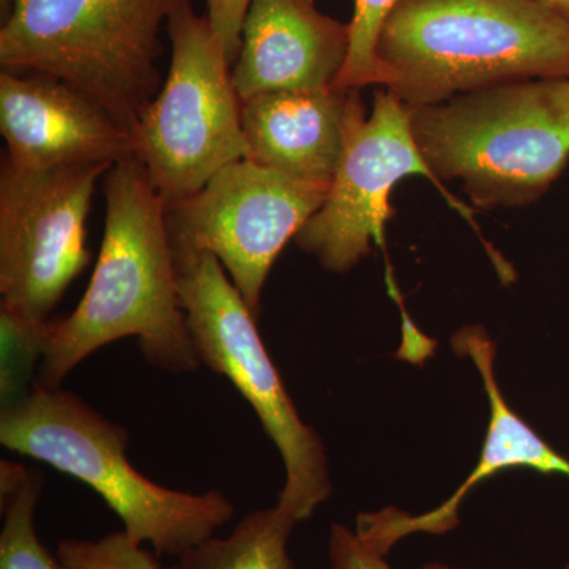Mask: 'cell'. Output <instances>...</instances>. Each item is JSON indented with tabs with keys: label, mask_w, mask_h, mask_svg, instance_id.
Returning <instances> with one entry per match:
<instances>
[{
	"label": "cell",
	"mask_w": 569,
	"mask_h": 569,
	"mask_svg": "<svg viewBox=\"0 0 569 569\" xmlns=\"http://www.w3.org/2000/svg\"><path fill=\"white\" fill-rule=\"evenodd\" d=\"M206 14L233 66L241 48V31L252 0H204Z\"/></svg>",
	"instance_id": "cell-20"
},
{
	"label": "cell",
	"mask_w": 569,
	"mask_h": 569,
	"mask_svg": "<svg viewBox=\"0 0 569 569\" xmlns=\"http://www.w3.org/2000/svg\"><path fill=\"white\" fill-rule=\"evenodd\" d=\"M329 186L238 160L197 193L167 203L171 244L174 252L213 254L260 320L272 266L325 203Z\"/></svg>",
	"instance_id": "cell-9"
},
{
	"label": "cell",
	"mask_w": 569,
	"mask_h": 569,
	"mask_svg": "<svg viewBox=\"0 0 569 569\" xmlns=\"http://www.w3.org/2000/svg\"><path fill=\"white\" fill-rule=\"evenodd\" d=\"M385 553L367 545L342 523H332L329 533V561L331 569H391L385 560ZM422 569H467L432 561Z\"/></svg>",
	"instance_id": "cell-19"
},
{
	"label": "cell",
	"mask_w": 569,
	"mask_h": 569,
	"mask_svg": "<svg viewBox=\"0 0 569 569\" xmlns=\"http://www.w3.org/2000/svg\"><path fill=\"white\" fill-rule=\"evenodd\" d=\"M563 569H569V563L567 565V567H565Z\"/></svg>",
	"instance_id": "cell-22"
},
{
	"label": "cell",
	"mask_w": 569,
	"mask_h": 569,
	"mask_svg": "<svg viewBox=\"0 0 569 569\" xmlns=\"http://www.w3.org/2000/svg\"><path fill=\"white\" fill-rule=\"evenodd\" d=\"M350 50V24L316 0H252L233 63L242 103L260 93L332 88Z\"/></svg>",
	"instance_id": "cell-13"
},
{
	"label": "cell",
	"mask_w": 569,
	"mask_h": 569,
	"mask_svg": "<svg viewBox=\"0 0 569 569\" xmlns=\"http://www.w3.org/2000/svg\"><path fill=\"white\" fill-rule=\"evenodd\" d=\"M179 295L201 366L227 377L279 449L284 485L277 503L299 522L332 492L323 440L307 425L258 332V318L211 253L174 252Z\"/></svg>",
	"instance_id": "cell-6"
},
{
	"label": "cell",
	"mask_w": 569,
	"mask_h": 569,
	"mask_svg": "<svg viewBox=\"0 0 569 569\" xmlns=\"http://www.w3.org/2000/svg\"><path fill=\"white\" fill-rule=\"evenodd\" d=\"M451 346L456 353L473 361L488 395L490 418L481 458L460 488L445 503L425 515L410 516L396 508L359 515L356 533L385 556L397 541L408 535L418 531L441 535L455 529L459 523L458 511L463 498L485 479L492 478L500 471L530 468L539 473L563 475L569 478V459L542 440L511 410L501 395L493 372L496 346L488 331L482 326H466L452 336Z\"/></svg>",
	"instance_id": "cell-12"
},
{
	"label": "cell",
	"mask_w": 569,
	"mask_h": 569,
	"mask_svg": "<svg viewBox=\"0 0 569 569\" xmlns=\"http://www.w3.org/2000/svg\"><path fill=\"white\" fill-rule=\"evenodd\" d=\"M293 512L276 507L254 509L236 523L231 535L208 538L179 557L182 569H296L288 556Z\"/></svg>",
	"instance_id": "cell-15"
},
{
	"label": "cell",
	"mask_w": 569,
	"mask_h": 569,
	"mask_svg": "<svg viewBox=\"0 0 569 569\" xmlns=\"http://www.w3.org/2000/svg\"><path fill=\"white\" fill-rule=\"evenodd\" d=\"M0 132L18 171L137 159L132 132L102 104L33 71L0 73Z\"/></svg>",
	"instance_id": "cell-11"
},
{
	"label": "cell",
	"mask_w": 569,
	"mask_h": 569,
	"mask_svg": "<svg viewBox=\"0 0 569 569\" xmlns=\"http://www.w3.org/2000/svg\"><path fill=\"white\" fill-rule=\"evenodd\" d=\"M538 2L546 3V6L552 7V9L559 10L569 17V0H538Z\"/></svg>",
	"instance_id": "cell-21"
},
{
	"label": "cell",
	"mask_w": 569,
	"mask_h": 569,
	"mask_svg": "<svg viewBox=\"0 0 569 569\" xmlns=\"http://www.w3.org/2000/svg\"><path fill=\"white\" fill-rule=\"evenodd\" d=\"M171 62L162 88L133 129L137 159L167 203L203 189L247 159L242 100L231 62L208 18L182 0L167 21Z\"/></svg>",
	"instance_id": "cell-7"
},
{
	"label": "cell",
	"mask_w": 569,
	"mask_h": 569,
	"mask_svg": "<svg viewBox=\"0 0 569 569\" xmlns=\"http://www.w3.org/2000/svg\"><path fill=\"white\" fill-rule=\"evenodd\" d=\"M104 230L88 290L73 312L44 326L36 385L61 388L100 348L134 337L146 361L170 373L200 369L179 295L167 201L138 159L103 178Z\"/></svg>",
	"instance_id": "cell-1"
},
{
	"label": "cell",
	"mask_w": 569,
	"mask_h": 569,
	"mask_svg": "<svg viewBox=\"0 0 569 569\" xmlns=\"http://www.w3.org/2000/svg\"><path fill=\"white\" fill-rule=\"evenodd\" d=\"M377 52L388 91L421 107L507 82L569 78V17L538 0H400Z\"/></svg>",
	"instance_id": "cell-2"
},
{
	"label": "cell",
	"mask_w": 569,
	"mask_h": 569,
	"mask_svg": "<svg viewBox=\"0 0 569 569\" xmlns=\"http://www.w3.org/2000/svg\"><path fill=\"white\" fill-rule=\"evenodd\" d=\"M56 556L66 569H182L163 567L157 552L134 542L126 531H116L97 541L62 539Z\"/></svg>",
	"instance_id": "cell-18"
},
{
	"label": "cell",
	"mask_w": 569,
	"mask_h": 569,
	"mask_svg": "<svg viewBox=\"0 0 569 569\" xmlns=\"http://www.w3.org/2000/svg\"><path fill=\"white\" fill-rule=\"evenodd\" d=\"M407 110L438 181H459L481 209L533 203L569 162V78L507 82Z\"/></svg>",
	"instance_id": "cell-3"
},
{
	"label": "cell",
	"mask_w": 569,
	"mask_h": 569,
	"mask_svg": "<svg viewBox=\"0 0 569 569\" xmlns=\"http://www.w3.org/2000/svg\"><path fill=\"white\" fill-rule=\"evenodd\" d=\"M359 91L260 93L242 103L247 159L309 181L335 178L348 130L365 111Z\"/></svg>",
	"instance_id": "cell-14"
},
{
	"label": "cell",
	"mask_w": 569,
	"mask_h": 569,
	"mask_svg": "<svg viewBox=\"0 0 569 569\" xmlns=\"http://www.w3.org/2000/svg\"><path fill=\"white\" fill-rule=\"evenodd\" d=\"M400 0H355L350 24V50L335 88L359 91L367 86H388V74L378 59L381 29Z\"/></svg>",
	"instance_id": "cell-17"
},
{
	"label": "cell",
	"mask_w": 569,
	"mask_h": 569,
	"mask_svg": "<svg viewBox=\"0 0 569 569\" xmlns=\"http://www.w3.org/2000/svg\"><path fill=\"white\" fill-rule=\"evenodd\" d=\"M408 176L429 179L452 209L478 227L471 209L448 192L426 163L411 133L407 104L392 92L378 91L372 112L361 111L351 122L325 203L296 236V244L326 271H350L372 252V244L385 247V230L396 213L391 193Z\"/></svg>",
	"instance_id": "cell-10"
},
{
	"label": "cell",
	"mask_w": 569,
	"mask_h": 569,
	"mask_svg": "<svg viewBox=\"0 0 569 569\" xmlns=\"http://www.w3.org/2000/svg\"><path fill=\"white\" fill-rule=\"evenodd\" d=\"M181 2L2 0L0 66L66 82L133 132L162 88L160 31Z\"/></svg>",
	"instance_id": "cell-5"
},
{
	"label": "cell",
	"mask_w": 569,
	"mask_h": 569,
	"mask_svg": "<svg viewBox=\"0 0 569 569\" xmlns=\"http://www.w3.org/2000/svg\"><path fill=\"white\" fill-rule=\"evenodd\" d=\"M43 489L41 471L10 460L0 463V569H66L37 535L36 511Z\"/></svg>",
	"instance_id": "cell-16"
},
{
	"label": "cell",
	"mask_w": 569,
	"mask_h": 569,
	"mask_svg": "<svg viewBox=\"0 0 569 569\" xmlns=\"http://www.w3.org/2000/svg\"><path fill=\"white\" fill-rule=\"evenodd\" d=\"M129 440L126 427L61 388L36 385L0 415L2 447L80 479L157 556L179 559L233 519L234 505L220 490L179 492L142 477L127 459Z\"/></svg>",
	"instance_id": "cell-4"
},
{
	"label": "cell",
	"mask_w": 569,
	"mask_h": 569,
	"mask_svg": "<svg viewBox=\"0 0 569 569\" xmlns=\"http://www.w3.org/2000/svg\"><path fill=\"white\" fill-rule=\"evenodd\" d=\"M112 164L0 171L2 323L40 343L70 283L91 260L86 222L97 182Z\"/></svg>",
	"instance_id": "cell-8"
}]
</instances>
